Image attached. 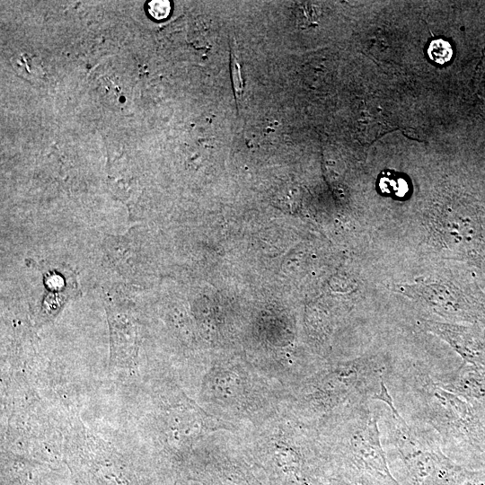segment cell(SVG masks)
I'll return each mask as SVG.
<instances>
[{
  "label": "cell",
  "mask_w": 485,
  "mask_h": 485,
  "mask_svg": "<svg viewBox=\"0 0 485 485\" xmlns=\"http://www.w3.org/2000/svg\"><path fill=\"white\" fill-rule=\"evenodd\" d=\"M396 379L408 410L437 434L445 450L485 456V420L469 402L443 388L419 365L396 371Z\"/></svg>",
  "instance_id": "obj_1"
},
{
  "label": "cell",
  "mask_w": 485,
  "mask_h": 485,
  "mask_svg": "<svg viewBox=\"0 0 485 485\" xmlns=\"http://www.w3.org/2000/svg\"><path fill=\"white\" fill-rule=\"evenodd\" d=\"M389 415L386 440L401 462L408 485H461L481 473L448 457L430 428L409 424L396 406Z\"/></svg>",
  "instance_id": "obj_2"
},
{
  "label": "cell",
  "mask_w": 485,
  "mask_h": 485,
  "mask_svg": "<svg viewBox=\"0 0 485 485\" xmlns=\"http://www.w3.org/2000/svg\"><path fill=\"white\" fill-rule=\"evenodd\" d=\"M345 416L336 445L337 478L360 485H401L388 465L378 412L366 402L347 410Z\"/></svg>",
  "instance_id": "obj_3"
},
{
  "label": "cell",
  "mask_w": 485,
  "mask_h": 485,
  "mask_svg": "<svg viewBox=\"0 0 485 485\" xmlns=\"http://www.w3.org/2000/svg\"><path fill=\"white\" fill-rule=\"evenodd\" d=\"M394 289L446 322L485 329V293L469 278L400 284Z\"/></svg>",
  "instance_id": "obj_4"
},
{
  "label": "cell",
  "mask_w": 485,
  "mask_h": 485,
  "mask_svg": "<svg viewBox=\"0 0 485 485\" xmlns=\"http://www.w3.org/2000/svg\"><path fill=\"white\" fill-rule=\"evenodd\" d=\"M422 328L446 342L463 362L485 366V329L478 325L421 321Z\"/></svg>",
  "instance_id": "obj_5"
},
{
  "label": "cell",
  "mask_w": 485,
  "mask_h": 485,
  "mask_svg": "<svg viewBox=\"0 0 485 485\" xmlns=\"http://www.w3.org/2000/svg\"><path fill=\"white\" fill-rule=\"evenodd\" d=\"M436 382L445 390L469 402L485 420V366L462 362Z\"/></svg>",
  "instance_id": "obj_6"
},
{
  "label": "cell",
  "mask_w": 485,
  "mask_h": 485,
  "mask_svg": "<svg viewBox=\"0 0 485 485\" xmlns=\"http://www.w3.org/2000/svg\"><path fill=\"white\" fill-rule=\"evenodd\" d=\"M375 187L380 195L396 200L408 199L413 190L406 174L391 169H384L378 174Z\"/></svg>",
  "instance_id": "obj_7"
},
{
  "label": "cell",
  "mask_w": 485,
  "mask_h": 485,
  "mask_svg": "<svg viewBox=\"0 0 485 485\" xmlns=\"http://www.w3.org/2000/svg\"><path fill=\"white\" fill-rule=\"evenodd\" d=\"M453 53L450 42L442 38L432 40L427 48L428 58L438 66L447 64L452 59Z\"/></svg>",
  "instance_id": "obj_8"
},
{
  "label": "cell",
  "mask_w": 485,
  "mask_h": 485,
  "mask_svg": "<svg viewBox=\"0 0 485 485\" xmlns=\"http://www.w3.org/2000/svg\"><path fill=\"white\" fill-rule=\"evenodd\" d=\"M237 48L235 40H231V54H230V67H231V77L234 86V91L235 93L236 99L240 98L242 94L243 83L242 78L241 65L239 62Z\"/></svg>",
  "instance_id": "obj_9"
},
{
  "label": "cell",
  "mask_w": 485,
  "mask_h": 485,
  "mask_svg": "<svg viewBox=\"0 0 485 485\" xmlns=\"http://www.w3.org/2000/svg\"><path fill=\"white\" fill-rule=\"evenodd\" d=\"M149 13L155 19H163L170 13V3L168 1H151L148 4Z\"/></svg>",
  "instance_id": "obj_10"
},
{
  "label": "cell",
  "mask_w": 485,
  "mask_h": 485,
  "mask_svg": "<svg viewBox=\"0 0 485 485\" xmlns=\"http://www.w3.org/2000/svg\"><path fill=\"white\" fill-rule=\"evenodd\" d=\"M328 485H360V484L350 482L340 478L333 477V478H330Z\"/></svg>",
  "instance_id": "obj_11"
}]
</instances>
